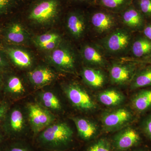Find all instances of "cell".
Listing matches in <instances>:
<instances>
[{
	"label": "cell",
	"instance_id": "6da1fadb",
	"mask_svg": "<svg viewBox=\"0 0 151 151\" xmlns=\"http://www.w3.org/2000/svg\"><path fill=\"white\" fill-rule=\"evenodd\" d=\"M73 132L68 124L59 123L49 126L42 132L39 141L43 146L53 149H61L72 140Z\"/></svg>",
	"mask_w": 151,
	"mask_h": 151
},
{
	"label": "cell",
	"instance_id": "7a4b0ae2",
	"mask_svg": "<svg viewBox=\"0 0 151 151\" xmlns=\"http://www.w3.org/2000/svg\"><path fill=\"white\" fill-rule=\"evenodd\" d=\"M133 38L131 32L126 28H117L109 33L103 40L102 46L108 53L119 55L129 49Z\"/></svg>",
	"mask_w": 151,
	"mask_h": 151
},
{
	"label": "cell",
	"instance_id": "3957f363",
	"mask_svg": "<svg viewBox=\"0 0 151 151\" xmlns=\"http://www.w3.org/2000/svg\"><path fill=\"white\" fill-rule=\"evenodd\" d=\"M58 12V4L56 0H45L33 9L29 19L39 24H47L54 20Z\"/></svg>",
	"mask_w": 151,
	"mask_h": 151
},
{
	"label": "cell",
	"instance_id": "277c9868",
	"mask_svg": "<svg viewBox=\"0 0 151 151\" xmlns=\"http://www.w3.org/2000/svg\"><path fill=\"white\" fill-rule=\"evenodd\" d=\"M65 91L70 102L81 110L89 111L96 108V104L89 94L78 84L71 83L65 87Z\"/></svg>",
	"mask_w": 151,
	"mask_h": 151
},
{
	"label": "cell",
	"instance_id": "5b68a950",
	"mask_svg": "<svg viewBox=\"0 0 151 151\" xmlns=\"http://www.w3.org/2000/svg\"><path fill=\"white\" fill-rule=\"evenodd\" d=\"M142 141L140 135L132 128L119 132L111 141L114 151H127L139 145Z\"/></svg>",
	"mask_w": 151,
	"mask_h": 151
},
{
	"label": "cell",
	"instance_id": "8992f818",
	"mask_svg": "<svg viewBox=\"0 0 151 151\" xmlns=\"http://www.w3.org/2000/svg\"><path fill=\"white\" fill-rule=\"evenodd\" d=\"M28 110L30 123L35 133L48 127L54 120L51 113L38 104H29Z\"/></svg>",
	"mask_w": 151,
	"mask_h": 151
},
{
	"label": "cell",
	"instance_id": "52a82bcc",
	"mask_svg": "<svg viewBox=\"0 0 151 151\" xmlns=\"http://www.w3.org/2000/svg\"><path fill=\"white\" fill-rule=\"evenodd\" d=\"M137 71L134 63H115L110 68L109 75L113 83L122 85L131 82Z\"/></svg>",
	"mask_w": 151,
	"mask_h": 151
},
{
	"label": "cell",
	"instance_id": "ba28073f",
	"mask_svg": "<svg viewBox=\"0 0 151 151\" xmlns=\"http://www.w3.org/2000/svg\"><path fill=\"white\" fill-rule=\"evenodd\" d=\"M132 118L129 111L125 108H119L105 113L102 117V123L106 131L111 132L124 126Z\"/></svg>",
	"mask_w": 151,
	"mask_h": 151
},
{
	"label": "cell",
	"instance_id": "9c48e42d",
	"mask_svg": "<svg viewBox=\"0 0 151 151\" xmlns=\"http://www.w3.org/2000/svg\"><path fill=\"white\" fill-rule=\"evenodd\" d=\"M111 12L97 11L92 14L90 21L94 30L100 35L109 33L117 25L116 17Z\"/></svg>",
	"mask_w": 151,
	"mask_h": 151
},
{
	"label": "cell",
	"instance_id": "30bf717a",
	"mask_svg": "<svg viewBox=\"0 0 151 151\" xmlns=\"http://www.w3.org/2000/svg\"><path fill=\"white\" fill-rule=\"evenodd\" d=\"M121 21L126 29L132 31H142L146 19L139 11L131 5L122 12Z\"/></svg>",
	"mask_w": 151,
	"mask_h": 151
},
{
	"label": "cell",
	"instance_id": "8fae6325",
	"mask_svg": "<svg viewBox=\"0 0 151 151\" xmlns=\"http://www.w3.org/2000/svg\"><path fill=\"white\" fill-rule=\"evenodd\" d=\"M50 58L53 64L63 70L70 71L75 68V55L67 47H58L52 51Z\"/></svg>",
	"mask_w": 151,
	"mask_h": 151
},
{
	"label": "cell",
	"instance_id": "7c38bea8",
	"mask_svg": "<svg viewBox=\"0 0 151 151\" xmlns=\"http://www.w3.org/2000/svg\"><path fill=\"white\" fill-rule=\"evenodd\" d=\"M81 55L85 62L96 66H104L107 63L105 57L99 47L92 44L84 45L81 50Z\"/></svg>",
	"mask_w": 151,
	"mask_h": 151
},
{
	"label": "cell",
	"instance_id": "4fadbf2b",
	"mask_svg": "<svg viewBox=\"0 0 151 151\" xmlns=\"http://www.w3.org/2000/svg\"><path fill=\"white\" fill-rule=\"evenodd\" d=\"M130 49L134 57L142 59L151 54V41L144 35H138L132 40Z\"/></svg>",
	"mask_w": 151,
	"mask_h": 151
},
{
	"label": "cell",
	"instance_id": "5bb4252c",
	"mask_svg": "<svg viewBox=\"0 0 151 151\" xmlns=\"http://www.w3.org/2000/svg\"><path fill=\"white\" fill-rule=\"evenodd\" d=\"M81 75L86 84L94 88L102 87L106 81V76L104 73L96 68H84L82 69Z\"/></svg>",
	"mask_w": 151,
	"mask_h": 151
},
{
	"label": "cell",
	"instance_id": "9a60e30c",
	"mask_svg": "<svg viewBox=\"0 0 151 151\" xmlns=\"http://www.w3.org/2000/svg\"><path fill=\"white\" fill-rule=\"evenodd\" d=\"M29 77L32 84L37 86H42L53 81L55 76L50 68L39 67L28 73Z\"/></svg>",
	"mask_w": 151,
	"mask_h": 151
},
{
	"label": "cell",
	"instance_id": "2e32d148",
	"mask_svg": "<svg viewBox=\"0 0 151 151\" xmlns=\"http://www.w3.org/2000/svg\"><path fill=\"white\" fill-rule=\"evenodd\" d=\"M66 26L70 34L75 38H80L84 35L86 30V23L81 15L70 14L68 17Z\"/></svg>",
	"mask_w": 151,
	"mask_h": 151
},
{
	"label": "cell",
	"instance_id": "e0dca14e",
	"mask_svg": "<svg viewBox=\"0 0 151 151\" xmlns=\"http://www.w3.org/2000/svg\"><path fill=\"white\" fill-rule=\"evenodd\" d=\"M73 120L77 128L78 135L82 139L90 140L96 136L97 127L94 123L81 118H74Z\"/></svg>",
	"mask_w": 151,
	"mask_h": 151
},
{
	"label": "cell",
	"instance_id": "ac0fdd59",
	"mask_svg": "<svg viewBox=\"0 0 151 151\" xmlns=\"http://www.w3.org/2000/svg\"><path fill=\"white\" fill-rule=\"evenodd\" d=\"M8 54L14 63L22 68H27L32 64L30 55L25 50L19 48H10L7 50Z\"/></svg>",
	"mask_w": 151,
	"mask_h": 151
},
{
	"label": "cell",
	"instance_id": "d6986e66",
	"mask_svg": "<svg viewBox=\"0 0 151 151\" xmlns=\"http://www.w3.org/2000/svg\"><path fill=\"white\" fill-rule=\"evenodd\" d=\"M132 105L138 112H144L150 109L151 108V89H145L138 92L132 100Z\"/></svg>",
	"mask_w": 151,
	"mask_h": 151
},
{
	"label": "cell",
	"instance_id": "ffe728a7",
	"mask_svg": "<svg viewBox=\"0 0 151 151\" xmlns=\"http://www.w3.org/2000/svg\"><path fill=\"white\" fill-rule=\"evenodd\" d=\"M151 85V65L137 71L131 81V87L139 89Z\"/></svg>",
	"mask_w": 151,
	"mask_h": 151
},
{
	"label": "cell",
	"instance_id": "44dd1931",
	"mask_svg": "<svg viewBox=\"0 0 151 151\" xmlns=\"http://www.w3.org/2000/svg\"><path fill=\"white\" fill-rule=\"evenodd\" d=\"M123 94L115 89H108L101 92L98 95L99 101L103 105L108 106H115L123 102Z\"/></svg>",
	"mask_w": 151,
	"mask_h": 151
},
{
	"label": "cell",
	"instance_id": "7402d4cb",
	"mask_svg": "<svg viewBox=\"0 0 151 151\" xmlns=\"http://www.w3.org/2000/svg\"><path fill=\"white\" fill-rule=\"evenodd\" d=\"M27 37L26 32L20 24L15 23L12 25L7 32V39L12 43H23L26 40Z\"/></svg>",
	"mask_w": 151,
	"mask_h": 151
},
{
	"label": "cell",
	"instance_id": "603a6c76",
	"mask_svg": "<svg viewBox=\"0 0 151 151\" xmlns=\"http://www.w3.org/2000/svg\"><path fill=\"white\" fill-rule=\"evenodd\" d=\"M24 120L21 111L15 109L11 112L8 119V130L12 134L21 132L23 127Z\"/></svg>",
	"mask_w": 151,
	"mask_h": 151
},
{
	"label": "cell",
	"instance_id": "cb8c5ba5",
	"mask_svg": "<svg viewBox=\"0 0 151 151\" xmlns=\"http://www.w3.org/2000/svg\"><path fill=\"white\" fill-rule=\"evenodd\" d=\"M133 0H99L100 5L113 12H122L131 5Z\"/></svg>",
	"mask_w": 151,
	"mask_h": 151
},
{
	"label": "cell",
	"instance_id": "d4e9b609",
	"mask_svg": "<svg viewBox=\"0 0 151 151\" xmlns=\"http://www.w3.org/2000/svg\"><path fill=\"white\" fill-rule=\"evenodd\" d=\"M85 151H114L111 141L105 138H100L92 142Z\"/></svg>",
	"mask_w": 151,
	"mask_h": 151
},
{
	"label": "cell",
	"instance_id": "484cf974",
	"mask_svg": "<svg viewBox=\"0 0 151 151\" xmlns=\"http://www.w3.org/2000/svg\"><path fill=\"white\" fill-rule=\"evenodd\" d=\"M42 102L47 107L52 110H59L61 108V105L57 97L52 92H44L41 95Z\"/></svg>",
	"mask_w": 151,
	"mask_h": 151
},
{
	"label": "cell",
	"instance_id": "4316f807",
	"mask_svg": "<svg viewBox=\"0 0 151 151\" xmlns=\"http://www.w3.org/2000/svg\"><path fill=\"white\" fill-rule=\"evenodd\" d=\"M6 89L8 92L13 94H21L24 92L21 81L17 76H12L9 78Z\"/></svg>",
	"mask_w": 151,
	"mask_h": 151
},
{
	"label": "cell",
	"instance_id": "83f0119b",
	"mask_svg": "<svg viewBox=\"0 0 151 151\" xmlns=\"http://www.w3.org/2000/svg\"><path fill=\"white\" fill-rule=\"evenodd\" d=\"M134 6L142 14L146 20H151V0H135Z\"/></svg>",
	"mask_w": 151,
	"mask_h": 151
},
{
	"label": "cell",
	"instance_id": "f1b7e54d",
	"mask_svg": "<svg viewBox=\"0 0 151 151\" xmlns=\"http://www.w3.org/2000/svg\"><path fill=\"white\" fill-rule=\"evenodd\" d=\"M60 39L59 35L55 33H48L37 37L35 39V42L38 46L47 43L51 41Z\"/></svg>",
	"mask_w": 151,
	"mask_h": 151
},
{
	"label": "cell",
	"instance_id": "f546056e",
	"mask_svg": "<svg viewBox=\"0 0 151 151\" xmlns=\"http://www.w3.org/2000/svg\"><path fill=\"white\" fill-rule=\"evenodd\" d=\"M60 39L57 40H55L51 41L47 43L43 44L38 46L41 48L43 50H54L55 48H56L59 46V44L60 43Z\"/></svg>",
	"mask_w": 151,
	"mask_h": 151
},
{
	"label": "cell",
	"instance_id": "4dcf8cb0",
	"mask_svg": "<svg viewBox=\"0 0 151 151\" xmlns=\"http://www.w3.org/2000/svg\"><path fill=\"white\" fill-rule=\"evenodd\" d=\"M144 132L151 141V116L147 119L144 124Z\"/></svg>",
	"mask_w": 151,
	"mask_h": 151
},
{
	"label": "cell",
	"instance_id": "1f68e13d",
	"mask_svg": "<svg viewBox=\"0 0 151 151\" xmlns=\"http://www.w3.org/2000/svg\"><path fill=\"white\" fill-rule=\"evenodd\" d=\"M142 32L143 35L151 41V20L146 23Z\"/></svg>",
	"mask_w": 151,
	"mask_h": 151
},
{
	"label": "cell",
	"instance_id": "d6a6232c",
	"mask_svg": "<svg viewBox=\"0 0 151 151\" xmlns=\"http://www.w3.org/2000/svg\"><path fill=\"white\" fill-rule=\"evenodd\" d=\"M9 106L6 102H0V121L5 116L8 110Z\"/></svg>",
	"mask_w": 151,
	"mask_h": 151
},
{
	"label": "cell",
	"instance_id": "836d02e7",
	"mask_svg": "<svg viewBox=\"0 0 151 151\" xmlns=\"http://www.w3.org/2000/svg\"><path fill=\"white\" fill-rule=\"evenodd\" d=\"M6 151H31L29 149L25 147L20 145L12 146Z\"/></svg>",
	"mask_w": 151,
	"mask_h": 151
},
{
	"label": "cell",
	"instance_id": "e575fe53",
	"mask_svg": "<svg viewBox=\"0 0 151 151\" xmlns=\"http://www.w3.org/2000/svg\"><path fill=\"white\" fill-rule=\"evenodd\" d=\"M11 0H0V11L3 10L8 6Z\"/></svg>",
	"mask_w": 151,
	"mask_h": 151
},
{
	"label": "cell",
	"instance_id": "d590c367",
	"mask_svg": "<svg viewBox=\"0 0 151 151\" xmlns=\"http://www.w3.org/2000/svg\"><path fill=\"white\" fill-rule=\"evenodd\" d=\"M141 60H142L143 62L151 63V54Z\"/></svg>",
	"mask_w": 151,
	"mask_h": 151
},
{
	"label": "cell",
	"instance_id": "8d00e7d4",
	"mask_svg": "<svg viewBox=\"0 0 151 151\" xmlns=\"http://www.w3.org/2000/svg\"><path fill=\"white\" fill-rule=\"evenodd\" d=\"M5 64V60L2 56L0 55V66H3Z\"/></svg>",
	"mask_w": 151,
	"mask_h": 151
},
{
	"label": "cell",
	"instance_id": "74e56055",
	"mask_svg": "<svg viewBox=\"0 0 151 151\" xmlns=\"http://www.w3.org/2000/svg\"><path fill=\"white\" fill-rule=\"evenodd\" d=\"M132 151H149L147 150H146V149L144 148H138L135 149L134 150Z\"/></svg>",
	"mask_w": 151,
	"mask_h": 151
},
{
	"label": "cell",
	"instance_id": "f35d334b",
	"mask_svg": "<svg viewBox=\"0 0 151 151\" xmlns=\"http://www.w3.org/2000/svg\"><path fill=\"white\" fill-rule=\"evenodd\" d=\"M2 140V136L1 134L0 133V143L1 142Z\"/></svg>",
	"mask_w": 151,
	"mask_h": 151
},
{
	"label": "cell",
	"instance_id": "ab89813d",
	"mask_svg": "<svg viewBox=\"0 0 151 151\" xmlns=\"http://www.w3.org/2000/svg\"><path fill=\"white\" fill-rule=\"evenodd\" d=\"M80 1H87V0H80Z\"/></svg>",
	"mask_w": 151,
	"mask_h": 151
},
{
	"label": "cell",
	"instance_id": "60d3db41",
	"mask_svg": "<svg viewBox=\"0 0 151 151\" xmlns=\"http://www.w3.org/2000/svg\"><path fill=\"white\" fill-rule=\"evenodd\" d=\"M0 82H1V76H0Z\"/></svg>",
	"mask_w": 151,
	"mask_h": 151
}]
</instances>
